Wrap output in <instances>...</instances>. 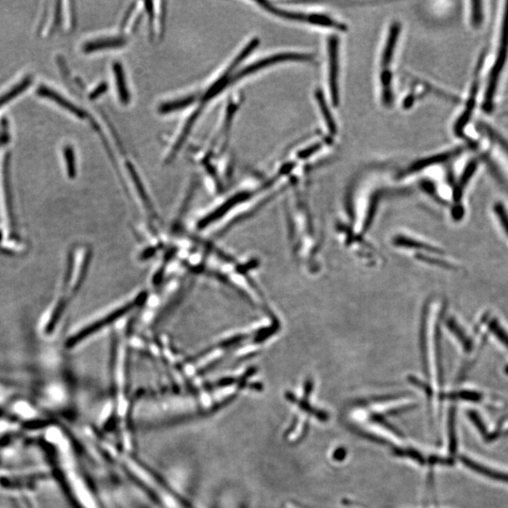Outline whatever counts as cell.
<instances>
[{
	"mask_svg": "<svg viewBox=\"0 0 508 508\" xmlns=\"http://www.w3.org/2000/svg\"><path fill=\"white\" fill-rule=\"evenodd\" d=\"M449 327L451 330H453L457 337L459 338L460 343L462 344L463 348H464L465 350L467 352L472 350V341H471L469 337H468V336L466 335L464 332H463V330L460 329L459 326H457V323H455L454 321H450Z\"/></svg>",
	"mask_w": 508,
	"mask_h": 508,
	"instance_id": "cell-20",
	"label": "cell"
},
{
	"mask_svg": "<svg viewBox=\"0 0 508 508\" xmlns=\"http://www.w3.org/2000/svg\"><path fill=\"white\" fill-rule=\"evenodd\" d=\"M287 396L288 398H289V400L295 402V403L298 404V406H300V409H303V411L308 412L309 414L314 415V417H316L317 419L322 421V422H326V421L329 419V416H328L326 412H323L321 411H319V409H314V407L310 406V405L307 403L306 401L298 400V398H296V396H294L293 394L291 393H287Z\"/></svg>",
	"mask_w": 508,
	"mask_h": 508,
	"instance_id": "cell-18",
	"label": "cell"
},
{
	"mask_svg": "<svg viewBox=\"0 0 508 508\" xmlns=\"http://www.w3.org/2000/svg\"><path fill=\"white\" fill-rule=\"evenodd\" d=\"M346 456V449L343 448V447H339V448L335 450L332 457L333 459L336 460V462H342V460L345 459Z\"/></svg>",
	"mask_w": 508,
	"mask_h": 508,
	"instance_id": "cell-29",
	"label": "cell"
},
{
	"mask_svg": "<svg viewBox=\"0 0 508 508\" xmlns=\"http://www.w3.org/2000/svg\"><path fill=\"white\" fill-rule=\"evenodd\" d=\"M494 212H496V216L498 217L502 228L504 229L505 235L508 237V213L507 209L501 203H497L494 205Z\"/></svg>",
	"mask_w": 508,
	"mask_h": 508,
	"instance_id": "cell-21",
	"label": "cell"
},
{
	"mask_svg": "<svg viewBox=\"0 0 508 508\" xmlns=\"http://www.w3.org/2000/svg\"><path fill=\"white\" fill-rule=\"evenodd\" d=\"M443 398L449 399H463V400L478 401L481 398V394L476 391H463L460 393L448 394L444 396Z\"/></svg>",
	"mask_w": 508,
	"mask_h": 508,
	"instance_id": "cell-22",
	"label": "cell"
},
{
	"mask_svg": "<svg viewBox=\"0 0 508 508\" xmlns=\"http://www.w3.org/2000/svg\"><path fill=\"white\" fill-rule=\"evenodd\" d=\"M477 87L478 81L476 79L475 83H473L472 92H471L470 99L469 101H468L467 105H466L465 110L463 111L462 115L460 116L459 120L457 121L456 126H455V132H456V134L459 137L463 136L464 127L466 126V124L469 123L471 116H472L473 111L475 110L476 94H477L478 89Z\"/></svg>",
	"mask_w": 508,
	"mask_h": 508,
	"instance_id": "cell-7",
	"label": "cell"
},
{
	"mask_svg": "<svg viewBox=\"0 0 508 508\" xmlns=\"http://www.w3.org/2000/svg\"><path fill=\"white\" fill-rule=\"evenodd\" d=\"M476 168H477V162H476V161H472V162L467 166V168L465 169L464 173H463L462 178H460L459 185H457L456 189L454 190L455 200L459 201L462 199L463 189H464L466 185L469 182L471 177H472L473 174L475 173Z\"/></svg>",
	"mask_w": 508,
	"mask_h": 508,
	"instance_id": "cell-16",
	"label": "cell"
},
{
	"mask_svg": "<svg viewBox=\"0 0 508 508\" xmlns=\"http://www.w3.org/2000/svg\"><path fill=\"white\" fill-rule=\"evenodd\" d=\"M137 301H139V300H137L136 303L127 304V305L124 306L123 308L117 310L115 313L108 314V316L105 317V319L98 320V321L92 323L90 326L85 327L84 329H81L78 332L70 336L67 340V343H66V346L69 348H75V346H78V344H81L82 341L86 340L89 336L97 332V330H101L102 328H104L105 326H108V325H110L111 322L116 321V320L120 319L121 316H124V314H126L127 312L130 311V310L134 308L135 305H137Z\"/></svg>",
	"mask_w": 508,
	"mask_h": 508,
	"instance_id": "cell-4",
	"label": "cell"
},
{
	"mask_svg": "<svg viewBox=\"0 0 508 508\" xmlns=\"http://www.w3.org/2000/svg\"><path fill=\"white\" fill-rule=\"evenodd\" d=\"M113 71L115 74L116 85H117L118 94L120 101L126 105L130 102V94L126 86V75H124L123 66L121 63L116 62L113 66Z\"/></svg>",
	"mask_w": 508,
	"mask_h": 508,
	"instance_id": "cell-11",
	"label": "cell"
},
{
	"mask_svg": "<svg viewBox=\"0 0 508 508\" xmlns=\"http://www.w3.org/2000/svg\"><path fill=\"white\" fill-rule=\"evenodd\" d=\"M316 97L317 102H319L320 110H321L323 117H324L325 121H326V124L328 127H329V130L330 133L333 135L336 134V131H337V127H336L335 119H333L332 113H330L329 107H328L326 100H325V97L324 95H323L321 90H317L316 92Z\"/></svg>",
	"mask_w": 508,
	"mask_h": 508,
	"instance_id": "cell-14",
	"label": "cell"
},
{
	"mask_svg": "<svg viewBox=\"0 0 508 508\" xmlns=\"http://www.w3.org/2000/svg\"><path fill=\"white\" fill-rule=\"evenodd\" d=\"M126 39L124 37H115V38L100 39L96 41L87 42L85 44L84 50L86 52H94L97 50L119 49L126 44Z\"/></svg>",
	"mask_w": 508,
	"mask_h": 508,
	"instance_id": "cell-8",
	"label": "cell"
},
{
	"mask_svg": "<svg viewBox=\"0 0 508 508\" xmlns=\"http://www.w3.org/2000/svg\"><path fill=\"white\" fill-rule=\"evenodd\" d=\"M508 55V1L505 5V10L504 15V20H502V33H501V41H500V46L498 50V56L496 63H494L493 67L491 74H489V79L488 87H486L485 100H484V108L486 111H491L492 110V105H493L494 95H496L497 85L500 76L504 68L505 60H507Z\"/></svg>",
	"mask_w": 508,
	"mask_h": 508,
	"instance_id": "cell-2",
	"label": "cell"
},
{
	"mask_svg": "<svg viewBox=\"0 0 508 508\" xmlns=\"http://www.w3.org/2000/svg\"><path fill=\"white\" fill-rule=\"evenodd\" d=\"M489 329L492 335L508 349V332L502 327L498 320L492 319L489 322Z\"/></svg>",
	"mask_w": 508,
	"mask_h": 508,
	"instance_id": "cell-19",
	"label": "cell"
},
{
	"mask_svg": "<svg viewBox=\"0 0 508 508\" xmlns=\"http://www.w3.org/2000/svg\"><path fill=\"white\" fill-rule=\"evenodd\" d=\"M483 20L482 8H481V2H472V23L475 26L481 25Z\"/></svg>",
	"mask_w": 508,
	"mask_h": 508,
	"instance_id": "cell-25",
	"label": "cell"
},
{
	"mask_svg": "<svg viewBox=\"0 0 508 508\" xmlns=\"http://www.w3.org/2000/svg\"><path fill=\"white\" fill-rule=\"evenodd\" d=\"M414 101V98L412 96H409L407 98L406 101L404 102V108H409L412 105V103Z\"/></svg>",
	"mask_w": 508,
	"mask_h": 508,
	"instance_id": "cell-31",
	"label": "cell"
},
{
	"mask_svg": "<svg viewBox=\"0 0 508 508\" xmlns=\"http://www.w3.org/2000/svg\"><path fill=\"white\" fill-rule=\"evenodd\" d=\"M393 454L398 457H409L411 459L416 460L420 464H425V460L423 459L422 455L417 452L416 450L414 449H394Z\"/></svg>",
	"mask_w": 508,
	"mask_h": 508,
	"instance_id": "cell-23",
	"label": "cell"
},
{
	"mask_svg": "<svg viewBox=\"0 0 508 508\" xmlns=\"http://www.w3.org/2000/svg\"><path fill=\"white\" fill-rule=\"evenodd\" d=\"M321 147L322 144H314L313 145V146L307 148V149L301 151V152L298 153V158H303V160H305V158L311 157L313 153L317 152V151H319Z\"/></svg>",
	"mask_w": 508,
	"mask_h": 508,
	"instance_id": "cell-27",
	"label": "cell"
},
{
	"mask_svg": "<svg viewBox=\"0 0 508 508\" xmlns=\"http://www.w3.org/2000/svg\"><path fill=\"white\" fill-rule=\"evenodd\" d=\"M126 168L127 169H128V173H130L132 181H133L135 186H136V189L137 190V193H139V197L142 198V201H144L145 206H146L148 210H151V213L153 214L152 203H150V200L149 198H148L147 193L146 192H145L144 184H142V180H140L139 174H137V173L136 169L134 168V166L132 165L130 162L126 163Z\"/></svg>",
	"mask_w": 508,
	"mask_h": 508,
	"instance_id": "cell-13",
	"label": "cell"
},
{
	"mask_svg": "<svg viewBox=\"0 0 508 508\" xmlns=\"http://www.w3.org/2000/svg\"><path fill=\"white\" fill-rule=\"evenodd\" d=\"M428 463H430V465H435V464L451 465V464H453L454 462H453V460L450 459H443V457L432 456V457H430V459H428Z\"/></svg>",
	"mask_w": 508,
	"mask_h": 508,
	"instance_id": "cell-28",
	"label": "cell"
},
{
	"mask_svg": "<svg viewBox=\"0 0 508 508\" xmlns=\"http://www.w3.org/2000/svg\"><path fill=\"white\" fill-rule=\"evenodd\" d=\"M338 39L336 36L330 37L329 46V65H330V89L333 105L337 107L340 103L339 98L338 75H339V55Z\"/></svg>",
	"mask_w": 508,
	"mask_h": 508,
	"instance_id": "cell-5",
	"label": "cell"
},
{
	"mask_svg": "<svg viewBox=\"0 0 508 508\" xmlns=\"http://www.w3.org/2000/svg\"><path fill=\"white\" fill-rule=\"evenodd\" d=\"M460 151H462V149L452 151V152L448 153H440V155H434V157L417 161L416 163H414V165L409 169V173H412V171H421V169L427 168V167L434 165V164L444 162V161L450 160V158L455 157V155H459Z\"/></svg>",
	"mask_w": 508,
	"mask_h": 508,
	"instance_id": "cell-12",
	"label": "cell"
},
{
	"mask_svg": "<svg viewBox=\"0 0 508 508\" xmlns=\"http://www.w3.org/2000/svg\"><path fill=\"white\" fill-rule=\"evenodd\" d=\"M505 373H507V374H508V366L507 367V369H505Z\"/></svg>",
	"mask_w": 508,
	"mask_h": 508,
	"instance_id": "cell-32",
	"label": "cell"
},
{
	"mask_svg": "<svg viewBox=\"0 0 508 508\" xmlns=\"http://www.w3.org/2000/svg\"><path fill=\"white\" fill-rule=\"evenodd\" d=\"M399 33H400V24L394 23L391 26L390 33H389L387 42H386V47L384 53H383L382 60H381V65L383 67H387L391 63V59H393L394 49H396V42Z\"/></svg>",
	"mask_w": 508,
	"mask_h": 508,
	"instance_id": "cell-10",
	"label": "cell"
},
{
	"mask_svg": "<svg viewBox=\"0 0 508 508\" xmlns=\"http://www.w3.org/2000/svg\"><path fill=\"white\" fill-rule=\"evenodd\" d=\"M459 459L460 462H462L463 464L467 466L470 469L475 471V472L488 476L489 478L496 479V480L508 483V473L496 472V471L489 469V468H486L485 466L478 464V463L473 462V460H471L466 457L462 456Z\"/></svg>",
	"mask_w": 508,
	"mask_h": 508,
	"instance_id": "cell-9",
	"label": "cell"
},
{
	"mask_svg": "<svg viewBox=\"0 0 508 508\" xmlns=\"http://www.w3.org/2000/svg\"><path fill=\"white\" fill-rule=\"evenodd\" d=\"M307 22L314 24V25L337 28V30L342 31H346V26L345 25L336 22V21L332 19V18H330L329 17H327V15H308V21H307Z\"/></svg>",
	"mask_w": 508,
	"mask_h": 508,
	"instance_id": "cell-17",
	"label": "cell"
},
{
	"mask_svg": "<svg viewBox=\"0 0 508 508\" xmlns=\"http://www.w3.org/2000/svg\"><path fill=\"white\" fill-rule=\"evenodd\" d=\"M195 100V96H187L182 98V99L174 100V101L164 103L160 107V112L162 115H168L173 111L183 110L194 103Z\"/></svg>",
	"mask_w": 508,
	"mask_h": 508,
	"instance_id": "cell-15",
	"label": "cell"
},
{
	"mask_svg": "<svg viewBox=\"0 0 508 508\" xmlns=\"http://www.w3.org/2000/svg\"><path fill=\"white\" fill-rule=\"evenodd\" d=\"M88 264H85L81 271L76 273V254L75 253H71L67 271H66L65 279L62 282V288L58 291V295L53 300L54 303H52L49 311L47 312L46 316H44V321H42V332L44 335H51L59 326L63 314H65L74 296L81 288Z\"/></svg>",
	"mask_w": 508,
	"mask_h": 508,
	"instance_id": "cell-1",
	"label": "cell"
},
{
	"mask_svg": "<svg viewBox=\"0 0 508 508\" xmlns=\"http://www.w3.org/2000/svg\"><path fill=\"white\" fill-rule=\"evenodd\" d=\"M108 90V84L107 83H102L100 85L98 88L95 89L94 92H92V94H91L92 99H95V98H97L98 96H100V95L104 94V92H107Z\"/></svg>",
	"mask_w": 508,
	"mask_h": 508,
	"instance_id": "cell-30",
	"label": "cell"
},
{
	"mask_svg": "<svg viewBox=\"0 0 508 508\" xmlns=\"http://www.w3.org/2000/svg\"><path fill=\"white\" fill-rule=\"evenodd\" d=\"M454 416V409H452V411L450 412L449 414V446L450 451H451V453L453 454L455 453V452H456L457 447L456 435H455Z\"/></svg>",
	"mask_w": 508,
	"mask_h": 508,
	"instance_id": "cell-24",
	"label": "cell"
},
{
	"mask_svg": "<svg viewBox=\"0 0 508 508\" xmlns=\"http://www.w3.org/2000/svg\"><path fill=\"white\" fill-rule=\"evenodd\" d=\"M251 196V193L250 192L238 193V194L232 197L231 199L225 202L223 205L219 206V208H217L215 211L212 212L211 214L206 216L205 219H203L202 221L199 222V224H198V227H199V229L205 228V227L212 223V222L218 221V219L225 215L230 209L235 208V206L237 205L238 203L245 202V201L250 199Z\"/></svg>",
	"mask_w": 508,
	"mask_h": 508,
	"instance_id": "cell-6",
	"label": "cell"
},
{
	"mask_svg": "<svg viewBox=\"0 0 508 508\" xmlns=\"http://www.w3.org/2000/svg\"><path fill=\"white\" fill-rule=\"evenodd\" d=\"M312 57L309 55H301V54H294V53H287V54H279L267 57L266 59L259 60L257 62H254L253 65L247 66L242 71L237 74H232L230 76L229 83L230 85L234 84L235 82L239 81L245 76H250L251 74L258 72L262 69L269 67V66L276 65V63L285 62H308L311 60Z\"/></svg>",
	"mask_w": 508,
	"mask_h": 508,
	"instance_id": "cell-3",
	"label": "cell"
},
{
	"mask_svg": "<svg viewBox=\"0 0 508 508\" xmlns=\"http://www.w3.org/2000/svg\"><path fill=\"white\" fill-rule=\"evenodd\" d=\"M372 419L375 421V422H377L378 423H380L381 425H383V427H385L386 428H388L389 430L393 431L394 434H396V435H399L402 437V434L400 433V431L396 430V427H393V425H390V423H387V421L384 419V417L381 416V415L375 414L374 416L372 417Z\"/></svg>",
	"mask_w": 508,
	"mask_h": 508,
	"instance_id": "cell-26",
	"label": "cell"
}]
</instances>
